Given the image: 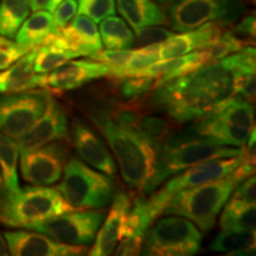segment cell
<instances>
[{
  "mask_svg": "<svg viewBox=\"0 0 256 256\" xmlns=\"http://www.w3.org/2000/svg\"><path fill=\"white\" fill-rule=\"evenodd\" d=\"M232 96V70L217 60L154 88L150 100L176 122H188L220 112Z\"/></svg>",
  "mask_w": 256,
  "mask_h": 256,
  "instance_id": "6da1fadb",
  "label": "cell"
},
{
  "mask_svg": "<svg viewBox=\"0 0 256 256\" xmlns=\"http://www.w3.org/2000/svg\"><path fill=\"white\" fill-rule=\"evenodd\" d=\"M89 118L110 145L127 186L148 194L156 171V147L139 133L118 126L104 114L90 112Z\"/></svg>",
  "mask_w": 256,
  "mask_h": 256,
  "instance_id": "7a4b0ae2",
  "label": "cell"
},
{
  "mask_svg": "<svg viewBox=\"0 0 256 256\" xmlns=\"http://www.w3.org/2000/svg\"><path fill=\"white\" fill-rule=\"evenodd\" d=\"M240 147L223 146L198 134H172L156 148V171L150 183L148 194L166 178L191 168L198 162L215 158H230L240 154Z\"/></svg>",
  "mask_w": 256,
  "mask_h": 256,
  "instance_id": "3957f363",
  "label": "cell"
},
{
  "mask_svg": "<svg viewBox=\"0 0 256 256\" xmlns=\"http://www.w3.org/2000/svg\"><path fill=\"white\" fill-rule=\"evenodd\" d=\"M74 210L56 188L34 185L16 192L0 190V222L12 228L31 229Z\"/></svg>",
  "mask_w": 256,
  "mask_h": 256,
  "instance_id": "277c9868",
  "label": "cell"
},
{
  "mask_svg": "<svg viewBox=\"0 0 256 256\" xmlns=\"http://www.w3.org/2000/svg\"><path fill=\"white\" fill-rule=\"evenodd\" d=\"M241 182L242 179L232 171L218 180L183 188L171 197L162 214L185 217L200 232H209L215 226L217 216L230 194Z\"/></svg>",
  "mask_w": 256,
  "mask_h": 256,
  "instance_id": "5b68a950",
  "label": "cell"
},
{
  "mask_svg": "<svg viewBox=\"0 0 256 256\" xmlns=\"http://www.w3.org/2000/svg\"><path fill=\"white\" fill-rule=\"evenodd\" d=\"M64 200L75 210L100 209L110 203L114 192L112 178L89 168L76 156H70L58 186Z\"/></svg>",
  "mask_w": 256,
  "mask_h": 256,
  "instance_id": "8992f818",
  "label": "cell"
},
{
  "mask_svg": "<svg viewBox=\"0 0 256 256\" xmlns=\"http://www.w3.org/2000/svg\"><path fill=\"white\" fill-rule=\"evenodd\" d=\"M203 235L190 220L168 215L146 232L140 254L156 256H190L202 248Z\"/></svg>",
  "mask_w": 256,
  "mask_h": 256,
  "instance_id": "52a82bcc",
  "label": "cell"
},
{
  "mask_svg": "<svg viewBox=\"0 0 256 256\" xmlns=\"http://www.w3.org/2000/svg\"><path fill=\"white\" fill-rule=\"evenodd\" d=\"M244 0H176L170 5L168 24L184 32L206 23L226 28L242 17Z\"/></svg>",
  "mask_w": 256,
  "mask_h": 256,
  "instance_id": "ba28073f",
  "label": "cell"
},
{
  "mask_svg": "<svg viewBox=\"0 0 256 256\" xmlns=\"http://www.w3.org/2000/svg\"><path fill=\"white\" fill-rule=\"evenodd\" d=\"M51 94L46 89L10 92L0 98V130L18 139L46 112Z\"/></svg>",
  "mask_w": 256,
  "mask_h": 256,
  "instance_id": "9c48e42d",
  "label": "cell"
},
{
  "mask_svg": "<svg viewBox=\"0 0 256 256\" xmlns=\"http://www.w3.org/2000/svg\"><path fill=\"white\" fill-rule=\"evenodd\" d=\"M104 217V210L87 209L78 212L74 210L34 226L30 230L44 234L60 243L88 246L94 242Z\"/></svg>",
  "mask_w": 256,
  "mask_h": 256,
  "instance_id": "30bf717a",
  "label": "cell"
},
{
  "mask_svg": "<svg viewBox=\"0 0 256 256\" xmlns=\"http://www.w3.org/2000/svg\"><path fill=\"white\" fill-rule=\"evenodd\" d=\"M171 194L160 188L148 198L139 197L130 206L127 215L126 226L116 255H138L142 252L146 232L151 228L156 217H159L171 200Z\"/></svg>",
  "mask_w": 256,
  "mask_h": 256,
  "instance_id": "8fae6325",
  "label": "cell"
},
{
  "mask_svg": "<svg viewBox=\"0 0 256 256\" xmlns=\"http://www.w3.org/2000/svg\"><path fill=\"white\" fill-rule=\"evenodd\" d=\"M20 174L26 183L49 186L60 180L64 166L69 159L66 144L52 142L46 145L19 153Z\"/></svg>",
  "mask_w": 256,
  "mask_h": 256,
  "instance_id": "7c38bea8",
  "label": "cell"
},
{
  "mask_svg": "<svg viewBox=\"0 0 256 256\" xmlns=\"http://www.w3.org/2000/svg\"><path fill=\"white\" fill-rule=\"evenodd\" d=\"M69 119L66 112L52 96L44 114L30 127V130L17 139L19 153L37 148L57 140L69 136Z\"/></svg>",
  "mask_w": 256,
  "mask_h": 256,
  "instance_id": "4fadbf2b",
  "label": "cell"
},
{
  "mask_svg": "<svg viewBox=\"0 0 256 256\" xmlns=\"http://www.w3.org/2000/svg\"><path fill=\"white\" fill-rule=\"evenodd\" d=\"M4 238L8 252L14 256H76L86 255L89 252L87 246L60 243L38 232H8Z\"/></svg>",
  "mask_w": 256,
  "mask_h": 256,
  "instance_id": "5bb4252c",
  "label": "cell"
},
{
  "mask_svg": "<svg viewBox=\"0 0 256 256\" xmlns=\"http://www.w3.org/2000/svg\"><path fill=\"white\" fill-rule=\"evenodd\" d=\"M108 66L94 60L66 62L48 74H42V89L69 92L81 88L86 83L107 76Z\"/></svg>",
  "mask_w": 256,
  "mask_h": 256,
  "instance_id": "9a60e30c",
  "label": "cell"
},
{
  "mask_svg": "<svg viewBox=\"0 0 256 256\" xmlns=\"http://www.w3.org/2000/svg\"><path fill=\"white\" fill-rule=\"evenodd\" d=\"M240 162H241L240 154L230 156V158H215L198 162V164L174 174L176 177L166 182L162 190L166 194L174 196L176 192L183 190V188L198 186V185L218 180V179L232 174L234 170L238 168Z\"/></svg>",
  "mask_w": 256,
  "mask_h": 256,
  "instance_id": "2e32d148",
  "label": "cell"
},
{
  "mask_svg": "<svg viewBox=\"0 0 256 256\" xmlns=\"http://www.w3.org/2000/svg\"><path fill=\"white\" fill-rule=\"evenodd\" d=\"M72 145L78 154L88 165L92 166L108 177L114 178L116 174V164L106 144L98 138L87 124L75 120L72 124Z\"/></svg>",
  "mask_w": 256,
  "mask_h": 256,
  "instance_id": "e0dca14e",
  "label": "cell"
},
{
  "mask_svg": "<svg viewBox=\"0 0 256 256\" xmlns=\"http://www.w3.org/2000/svg\"><path fill=\"white\" fill-rule=\"evenodd\" d=\"M132 202L126 192L118 191L112 202V206L107 218L104 217L101 229L96 234L94 246L89 249L92 256L112 255L116 248L118 242L122 238L126 226L127 215L130 212Z\"/></svg>",
  "mask_w": 256,
  "mask_h": 256,
  "instance_id": "ac0fdd59",
  "label": "cell"
},
{
  "mask_svg": "<svg viewBox=\"0 0 256 256\" xmlns=\"http://www.w3.org/2000/svg\"><path fill=\"white\" fill-rule=\"evenodd\" d=\"M224 26L215 23H206L194 30L174 34L159 44L158 58L170 60L200 50L222 34Z\"/></svg>",
  "mask_w": 256,
  "mask_h": 256,
  "instance_id": "d6986e66",
  "label": "cell"
},
{
  "mask_svg": "<svg viewBox=\"0 0 256 256\" xmlns=\"http://www.w3.org/2000/svg\"><path fill=\"white\" fill-rule=\"evenodd\" d=\"M37 48L28 51L5 72H0V94L26 92L42 87V74L34 72V69Z\"/></svg>",
  "mask_w": 256,
  "mask_h": 256,
  "instance_id": "ffe728a7",
  "label": "cell"
},
{
  "mask_svg": "<svg viewBox=\"0 0 256 256\" xmlns=\"http://www.w3.org/2000/svg\"><path fill=\"white\" fill-rule=\"evenodd\" d=\"M204 64H208L206 55L202 50H196L186 54V55L174 57V58L156 60L150 66H147L140 74V76H148V78H156L154 87H153L154 89L164 84L165 82L194 72Z\"/></svg>",
  "mask_w": 256,
  "mask_h": 256,
  "instance_id": "44dd1931",
  "label": "cell"
},
{
  "mask_svg": "<svg viewBox=\"0 0 256 256\" xmlns=\"http://www.w3.org/2000/svg\"><path fill=\"white\" fill-rule=\"evenodd\" d=\"M115 6L133 30L168 24L166 11L153 0H115Z\"/></svg>",
  "mask_w": 256,
  "mask_h": 256,
  "instance_id": "7402d4cb",
  "label": "cell"
},
{
  "mask_svg": "<svg viewBox=\"0 0 256 256\" xmlns=\"http://www.w3.org/2000/svg\"><path fill=\"white\" fill-rule=\"evenodd\" d=\"M191 130L218 145L240 147V148L244 145L249 133L252 132V130L249 132V130L230 126L218 120L214 115H208L206 118L194 121Z\"/></svg>",
  "mask_w": 256,
  "mask_h": 256,
  "instance_id": "603a6c76",
  "label": "cell"
},
{
  "mask_svg": "<svg viewBox=\"0 0 256 256\" xmlns=\"http://www.w3.org/2000/svg\"><path fill=\"white\" fill-rule=\"evenodd\" d=\"M56 30L52 14L40 10L34 11V14L25 19L14 38L19 46L34 49V46H40L43 40Z\"/></svg>",
  "mask_w": 256,
  "mask_h": 256,
  "instance_id": "cb8c5ba5",
  "label": "cell"
},
{
  "mask_svg": "<svg viewBox=\"0 0 256 256\" xmlns=\"http://www.w3.org/2000/svg\"><path fill=\"white\" fill-rule=\"evenodd\" d=\"M156 78L148 76H128L112 78V90L115 100L124 104H144L147 95L153 90Z\"/></svg>",
  "mask_w": 256,
  "mask_h": 256,
  "instance_id": "d4e9b609",
  "label": "cell"
},
{
  "mask_svg": "<svg viewBox=\"0 0 256 256\" xmlns=\"http://www.w3.org/2000/svg\"><path fill=\"white\" fill-rule=\"evenodd\" d=\"M134 132L139 133L158 148L174 133V120L166 114H156L150 110H145Z\"/></svg>",
  "mask_w": 256,
  "mask_h": 256,
  "instance_id": "484cf974",
  "label": "cell"
},
{
  "mask_svg": "<svg viewBox=\"0 0 256 256\" xmlns=\"http://www.w3.org/2000/svg\"><path fill=\"white\" fill-rule=\"evenodd\" d=\"M19 147L14 138L0 130V172L4 190L16 192L20 188L18 178Z\"/></svg>",
  "mask_w": 256,
  "mask_h": 256,
  "instance_id": "4316f807",
  "label": "cell"
},
{
  "mask_svg": "<svg viewBox=\"0 0 256 256\" xmlns=\"http://www.w3.org/2000/svg\"><path fill=\"white\" fill-rule=\"evenodd\" d=\"M212 252H224L230 255H250L255 252V232L224 230L210 244Z\"/></svg>",
  "mask_w": 256,
  "mask_h": 256,
  "instance_id": "83f0119b",
  "label": "cell"
},
{
  "mask_svg": "<svg viewBox=\"0 0 256 256\" xmlns=\"http://www.w3.org/2000/svg\"><path fill=\"white\" fill-rule=\"evenodd\" d=\"M98 32L106 49L122 50L134 46V34L120 17L108 16L101 22Z\"/></svg>",
  "mask_w": 256,
  "mask_h": 256,
  "instance_id": "f1b7e54d",
  "label": "cell"
},
{
  "mask_svg": "<svg viewBox=\"0 0 256 256\" xmlns=\"http://www.w3.org/2000/svg\"><path fill=\"white\" fill-rule=\"evenodd\" d=\"M223 122L240 130H250L254 128V108L252 104L241 96H232L220 112L211 114Z\"/></svg>",
  "mask_w": 256,
  "mask_h": 256,
  "instance_id": "f546056e",
  "label": "cell"
},
{
  "mask_svg": "<svg viewBox=\"0 0 256 256\" xmlns=\"http://www.w3.org/2000/svg\"><path fill=\"white\" fill-rule=\"evenodd\" d=\"M30 11V0H0V36L14 38Z\"/></svg>",
  "mask_w": 256,
  "mask_h": 256,
  "instance_id": "4dcf8cb0",
  "label": "cell"
},
{
  "mask_svg": "<svg viewBox=\"0 0 256 256\" xmlns=\"http://www.w3.org/2000/svg\"><path fill=\"white\" fill-rule=\"evenodd\" d=\"M81 55L74 51L63 49L56 46L52 42L44 40L43 43L37 48V54L34 57V69L37 74H48L56 68L66 63L72 58H78Z\"/></svg>",
  "mask_w": 256,
  "mask_h": 256,
  "instance_id": "1f68e13d",
  "label": "cell"
},
{
  "mask_svg": "<svg viewBox=\"0 0 256 256\" xmlns=\"http://www.w3.org/2000/svg\"><path fill=\"white\" fill-rule=\"evenodd\" d=\"M247 46H252V40H243V38L236 36L230 28H226L218 37L200 50L203 51L206 55V62L212 63L232 55Z\"/></svg>",
  "mask_w": 256,
  "mask_h": 256,
  "instance_id": "d6a6232c",
  "label": "cell"
},
{
  "mask_svg": "<svg viewBox=\"0 0 256 256\" xmlns=\"http://www.w3.org/2000/svg\"><path fill=\"white\" fill-rule=\"evenodd\" d=\"M69 26L72 28L74 34L78 38L80 43L84 48L88 57L104 49V44H102L100 32L96 26V23L90 18H88L87 16H75Z\"/></svg>",
  "mask_w": 256,
  "mask_h": 256,
  "instance_id": "836d02e7",
  "label": "cell"
},
{
  "mask_svg": "<svg viewBox=\"0 0 256 256\" xmlns=\"http://www.w3.org/2000/svg\"><path fill=\"white\" fill-rule=\"evenodd\" d=\"M159 44H150V46H139L136 50H132L127 62L124 64V66L118 72L116 76L113 78H128V76H140L144 70L147 66H150L158 58V49Z\"/></svg>",
  "mask_w": 256,
  "mask_h": 256,
  "instance_id": "e575fe53",
  "label": "cell"
},
{
  "mask_svg": "<svg viewBox=\"0 0 256 256\" xmlns=\"http://www.w3.org/2000/svg\"><path fill=\"white\" fill-rule=\"evenodd\" d=\"M255 194L256 179L255 176L252 174L235 188V190L230 194L229 200H226L223 211L238 212V211L247 209L249 206H255Z\"/></svg>",
  "mask_w": 256,
  "mask_h": 256,
  "instance_id": "d590c367",
  "label": "cell"
},
{
  "mask_svg": "<svg viewBox=\"0 0 256 256\" xmlns=\"http://www.w3.org/2000/svg\"><path fill=\"white\" fill-rule=\"evenodd\" d=\"M255 206L238 212L223 211L220 218V228L224 230H236V232H255Z\"/></svg>",
  "mask_w": 256,
  "mask_h": 256,
  "instance_id": "8d00e7d4",
  "label": "cell"
},
{
  "mask_svg": "<svg viewBox=\"0 0 256 256\" xmlns=\"http://www.w3.org/2000/svg\"><path fill=\"white\" fill-rule=\"evenodd\" d=\"M116 11L115 0H78V14L87 16L96 24Z\"/></svg>",
  "mask_w": 256,
  "mask_h": 256,
  "instance_id": "74e56055",
  "label": "cell"
},
{
  "mask_svg": "<svg viewBox=\"0 0 256 256\" xmlns=\"http://www.w3.org/2000/svg\"><path fill=\"white\" fill-rule=\"evenodd\" d=\"M255 48L247 46L232 55L224 57L218 62L229 70H252L255 72Z\"/></svg>",
  "mask_w": 256,
  "mask_h": 256,
  "instance_id": "f35d334b",
  "label": "cell"
},
{
  "mask_svg": "<svg viewBox=\"0 0 256 256\" xmlns=\"http://www.w3.org/2000/svg\"><path fill=\"white\" fill-rule=\"evenodd\" d=\"M234 95L241 96L252 102L255 98V72L252 70H232Z\"/></svg>",
  "mask_w": 256,
  "mask_h": 256,
  "instance_id": "ab89813d",
  "label": "cell"
},
{
  "mask_svg": "<svg viewBox=\"0 0 256 256\" xmlns=\"http://www.w3.org/2000/svg\"><path fill=\"white\" fill-rule=\"evenodd\" d=\"M30 50L23 46H19L17 42H12L11 38L0 36V70L8 69Z\"/></svg>",
  "mask_w": 256,
  "mask_h": 256,
  "instance_id": "60d3db41",
  "label": "cell"
},
{
  "mask_svg": "<svg viewBox=\"0 0 256 256\" xmlns=\"http://www.w3.org/2000/svg\"><path fill=\"white\" fill-rule=\"evenodd\" d=\"M134 31H136L134 43H136L139 46L162 43V40H168V38L174 34L171 30L159 28V25H156V26H145Z\"/></svg>",
  "mask_w": 256,
  "mask_h": 256,
  "instance_id": "b9f144b4",
  "label": "cell"
},
{
  "mask_svg": "<svg viewBox=\"0 0 256 256\" xmlns=\"http://www.w3.org/2000/svg\"><path fill=\"white\" fill-rule=\"evenodd\" d=\"M78 14V0H63L52 12L56 28H64Z\"/></svg>",
  "mask_w": 256,
  "mask_h": 256,
  "instance_id": "7bdbcfd3",
  "label": "cell"
},
{
  "mask_svg": "<svg viewBox=\"0 0 256 256\" xmlns=\"http://www.w3.org/2000/svg\"><path fill=\"white\" fill-rule=\"evenodd\" d=\"M232 26V30L236 36L243 38V40H252V38H255V16L254 14H248L243 16L238 19V22H235Z\"/></svg>",
  "mask_w": 256,
  "mask_h": 256,
  "instance_id": "ee69618b",
  "label": "cell"
},
{
  "mask_svg": "<svg viewBox=\"0 0 256 256\" xmlns=\"http://www.w3.org/2000/svg\"><path fill=\"white\" fill-rule=\"evenodd\" d=\"M63 0H30L31 11H48L52 14Z\"/></svg>",
  "mask_w": 256,
  "mask_h": 256,
  "instance_id": "f6af8a7d",
  "label": "cell"
},
{
  "mask_svg": "<svg viewBox=\"0 0 256 256\" xmlns=\"http://www.w3.org/2000/svg\"><path fill=\"white\" fill-rule=\"evenodd\" d=\"M10 254L8 244H6L5 238L0 232V256H8Z\"/></svg>",
  "mask_w": 256,
  "mask_h": 256,
  "instance_id": "bcb514c9",
  "label": "cell"
},
{
  "mask_svg": "<svg viewBox=\"0 0 256 256\" xmlns=\"http://www.w3.org/2000/svg\"><path fill=\"white\" fill-rule=\"evenodd\" d=\"M153 2H159V4H162V5H171L172 2H176V0H153Z\"/></svg>",
  "mask_w": 256,
  "mask_h": 256,
  "instance_id": "7dc6e473",
  "label": "cell"
},
{
  "mask_svg": "<svg viewBox=\"0 0 256 256\" xmlns=\"http://www.w3.org/2000/svg\"><path fill=\"white\" fill-rule=\"evenodd\" d=\"M4 188V183H2V172H0V190Z\"/></svg>",
  "mask_w": 256,
  "mask_h": 256,
  "instance_id": "c3c4849f",
  "label": "cell"
}]
</instances>
